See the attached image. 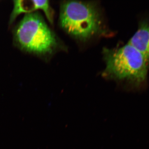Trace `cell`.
Instances as JSON below:
<instances>
[{
    "label": "cell",
    "instance_id": "cell-1",
    "mask_svg": "<svg viewBox=\"0 0 149 149\" xmlns=\"http://www.w3.org/2000/svg\"><path fill=\"white\" fill-rule=\"evenodd\" d=\"M106 67L104 77L125 81L139 87L146 82L149 61L141 52L127 45L117 49L104 50Z\"/></svg>",
    "mask_w": 149,
    "mask_h": 149
},
{
    "label": "cell",
    "instance_id": "cell-2",
    "mask_svg": "<svg viewBox=\"0 0 149 149\" xmlns=\"http://www.w3.org/2000/svg\"><path fill=\"white\" fill-rule=\"evenodd\" d=\"M61 27L76 40L88 41L103 32L102 20L96 4L79 1H66L61 4Z\"/></svg>",
    "mask_w": 149,
    "mask_h": 149
},
{
    "label": "cell",
    "instance_id": "cell-3",
    "mask_svg": "<svg viewBox=\"0 0 149 149\" xmlns=\"http://www.w3.org/2000/svg\"><path fill=\"white\" fill-rule=\"evenodd\" d=\"M15 37L22 49L39 54L52 53L57 45L55 35L37 13L24 16L17 27Z\"/></svg>",
    "mask_w": 149,
    "mask_h": 149
},
{
    "label": "cell",
    "instance_id": "cell-4",
    "mask_svg": "<svg viewBox=\"0 0 149 149\" xmlns=\"http://www.w3.org/2000/svg\"><path fill=\"white\" fill-rule=\"evenodd\" d=\"M128 44L141 52L149 61V20L140 22L138 30Z\"/></svg>",
    "mask_w": 149,
    "mask_h": 149
},
{
    "label": "cell",
    "instance_id": "cell-5",
    "mask_svg": "<svg viewBox=\"0 0 149 149\" xmlns=\"http://www.w3.org/2000/svg\"><path fill=\"white\" fill-rule=\"evenodd\" d=\"M14 7L11 15L10 21L12 22L19 15L22 13H31L36 10L33 1L19 0L13 1Z\"/></svg>",
    "mask_w": 149,
    "mask_h": 149
},
{
    "label": "cell",
    "instance_id": "cell-6",
    "mask_svg": "<svg viewBox=\"0 0 149 149\" xmlns=\"http://www.w3.org/2000/svg\"><path fill=\"white\" fill-rule=\"evenodd\" d=\"M36 9H40L44 11V13L46 15L48 20L52 23L53 19L52 13L50 6L49 2L48 1H38V0H34Z\"/></svg>",
    "mask_w": 149,
    "mask_h": 149
}]
</instances>
